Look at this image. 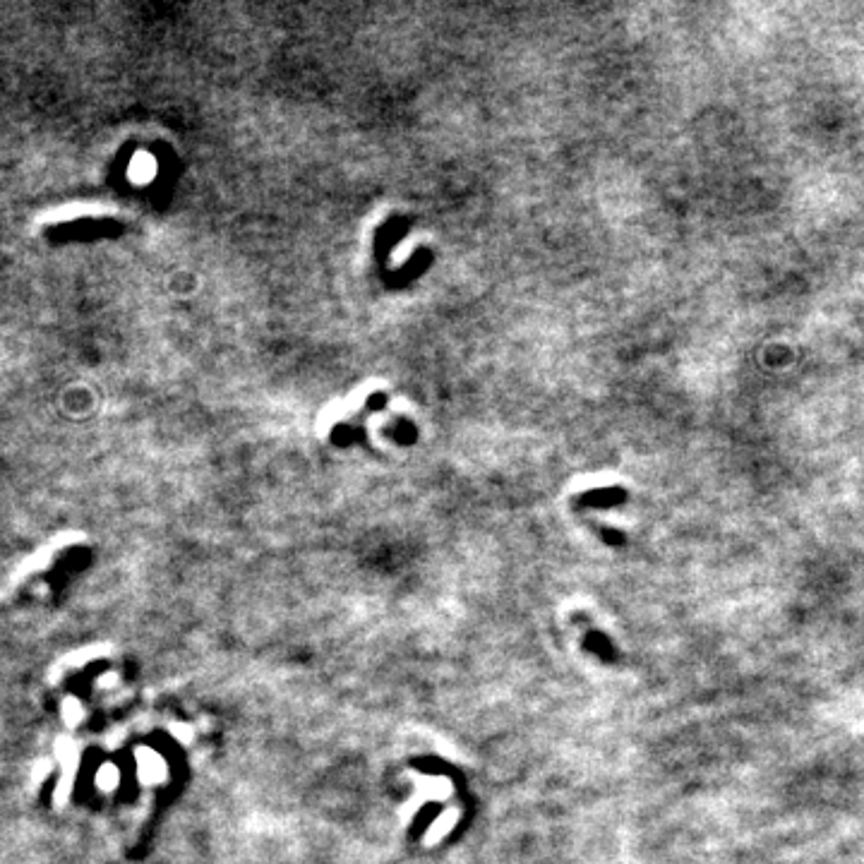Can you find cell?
<instances>
[{
    "label": "cell",
    "instance_id": "cell-1",
    "mask_svg": "<svg viewBox=\"0 0 864 864\" xmlns=\"http://www.w3.org/2000/svg\"><path fill=\"white\" fill-rule=\"evenodd\" d=\"M140 768H142L144 780H159V778H164V773H166L164 761H161L159 756L152 754V752H140Z\"/></svg>",
    "mask_w": 864,
    "mask_h": 864
},
{
    "label": "cell",
    "instance_id": "cell-2",
    "mask_svg": "<svg viewBox=\"0 0 864 864\" xmlns=\"http://www.w3.org/2000/svg\"><path fill=\"white\" fill-rule=\"evenodd\" d=\"M454 819H456V812H449L447 816H444V819H437V821H435V828H432V831H430V836H428V840H430V843H432V840H435V838H440V836H444V833H447V831H449V828H452V826H449V824H452V821H454Z\"/></svg>",
    "mask_w": 864,
    "mask_h": 864
},
{
    "label": "cell",
    "instance_id": "cell-3",
    "mask_svg": "<svg viewBox=\"0 0 864 864\" xmlns=\"http://www.w3.org/2000/svg\"><path fill=\"white\" fill-rule=\"evenodd\" d=\"M99 783L104 785V788H113V785L118 783V771L113 766H104V771L99 773Z\"/></svg>",
    "mask_w": 864,
    "mask_h": 864
}]
</instances>
